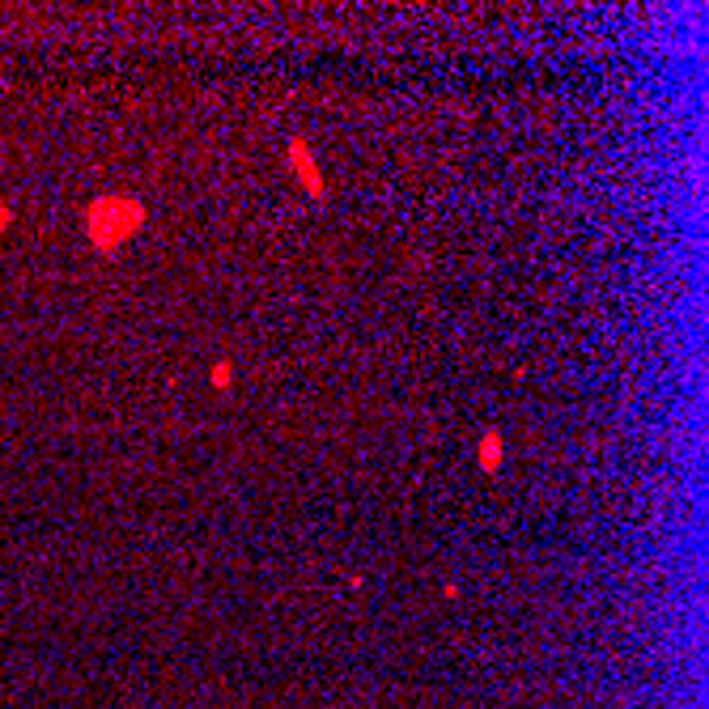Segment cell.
I'll return each instance as SVG.
<instances>
[{
	"instance_id": "3",
	"label": "cell",
	"mask_w": 709,
	"mask_h": 709,
	"mask_svg": "<svg viewBox=\"0 0 709 709\" xmlns=\"http://www.w3.org/2000/svg\"><path fill=\"white\" fill-rule=\"evenodd\" d=\"M480 468L484 471H498L501 468V434H498V429H484V434H480Z\"/></svg>"
},
{
	"instance_id": "4",
	"label": "cell",
	"mask_w": 709,
	"mask_h": 709,
	"mask_svg": "<svg viewBox=\"0 0 709 709\" xmlns=\"http://www.w3.org/2000/svg\"><path fill=\"white\" fill-rule=\"evenodd\" d=\"M209 382L217 387V391H229V382H234V365L221 357V362H212V370H209Z\"/></svg>"
},
{
	"instance_id": "2",
	"label": "cell",
	"mask_w": 709,
	"mask_h": 709,
	"mask_svg": "<svg viewBox=\"0 0 709 709\" xmlns=\"http://www.w3.org/2000/svg\"><path fill=\"white\" fill-rule=\"evenodd\" d=\"M289 166H293L298 183H302V187H306V192H310L315 200L328 196V187H323V175H319L315 153H310V145H306L302 136H293V140H289Z\"/></svg>"
},
{
	"instance_id": "5",
	"label": "cell",
	"mask_w": 709,
	"mask_h": 709,
	"mask_svg": "<svg viewBox=\"0 0 709 709\" xmlns=\"http://www.w3.org/2000/svg\"><path fill=\"white\" fill-rule=\"evenodd\" d=\"M9 221H13V209H9V204L0 200V229H9Z\"/></svg>"
},
{
	"instance_id": "1",
	"label": "cell",
	"mask_w": 709,
	"mask_h": 709,
	"mask_svg": "<svg viewBox=\"0 0 709 709\" xmlns=\"http://www.w3.org/2000/svg\"><path fill=\"white\" fill-rule=\"evenodd\" d=\"M140 226H145V204L132 196H98L85 209V238L106 256H115L123 242L136 238Z\"/></svg>"
}]
</instances>
